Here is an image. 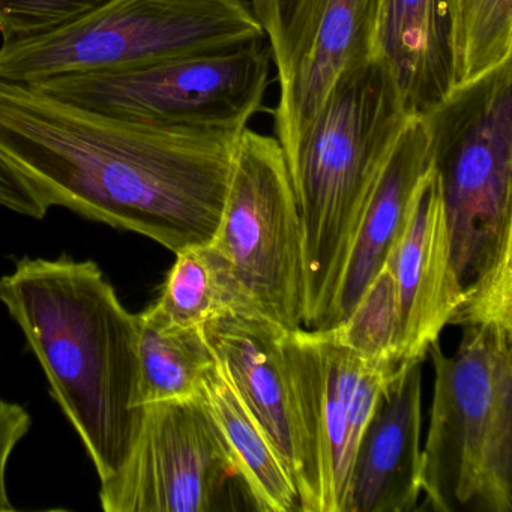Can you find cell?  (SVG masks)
<instances>
[{"label": "cell", "instance_id": "30bf717a", "mask_svg": "<svg viewBox=\"0 0 512 512\" xmlns=\"http://www.w3.org/2000/svg\"><path fill=\"white\" fill-rule=\"evenodd\" d=\"M232 485L244 488L200 394L146 404L124 466L100 481V502L107 512L223 511Z\"/></svg>", "mask_w": 512, "mask_h": 512}, {"label": "cell", "instance_id": "5bb4252c", "mask_svg": "<svg viewBox=\"0 0 512 512\" xmlns=\"http://www.w3.org/2000/svg\"><path fill=\"white\" fill-rule=\"evenodd\" d=\"M380 0H328L307 52L280 88L274 128L287 163L335 80L377 55Z\"/></svg>", "mask_w": 512, "mask_h": 512}, {"label": "cell", "instance_id": "3957f363", "mask_svg": "<svg viewBox=\"0 0 512 512\" xmlns=\"http://www.w3.org/2000/svg\"><path fill=\"white\" fill-rule=\"evenodd\" d=\"M412 116L379 55L350 65L287 163L304 245V329L323 331L368 196Z\"/></svg>", "mask_w": 512, "mask_h": 512}, {"label": "cell", "instance_id": "ba28073f", "mask_svg": "<svg viewBox=\"0 0 512 512\" xmlns=\"http://www.w3.org/2000/svg\"><path fill=\"white\" fill-rule=\"evenodd\" d=\"M266 37L170 59L142 70L59 77L29 85L83 109L154 127L244 130L263 107Z\"/></svg>", "mask_w": 512, "mask_h": 512}, {"label": "cell", "instance_id": "4fadbf2b", "mask_svg": "<svg viewBox=\"0 0 512 512\" xmlns=\"http://www.w3.org/2000/svg\"><path fill=\"white\" fill-rule=\"evenodd\" d=\"M284 331L266 320L238 314H223L202 326L215 361L265 431L299 493L302 458L281 358Z\"/></svg>", "mask_w": 512, "mask_h": 512}, {"label": "cell", "instance_id": "7a4b0ae2", "mask_svg": "<svg viewBox=\"0 0 512 512\" xmlns=\"http://www.w3.org/2000/svg\"><path fill=\"white\" fill-rule=\"evenodd\" d=\"M0 302L43 367L100 481L124 466L145 406L137 314L91 260L25 259L0 278Z\"/></svg>", "mask_w": 512, "mask_h": 512}, {"label": "cell", "instance_id": "d4e9b609", "mask_svg": "<svg viewBox=\"0 0 512 512\" xmlns=\"http://www.w3.org/2000/svg\"><path fill=\"white\" fill-rule=\"evenodd\" d=\"M0 206L37 220L46 217L50 209L29 179L2 154H0Z\"/></svg>", "mask_w": 512, "mask_h": 512}, {"label": "cell", "instance_id": "2e32d148", "mask_svg": "<svg viewBox=\"0 0 512 512\" xmlns=\"http://www.w3.org/2000/svg\"><path fill=\"white\" fill-rule=\"evenodd\" d=\"M377 55L404 109L422 118L454 89L448 0H380Z\"/></svg>", "mask_w": 512, "mask_h": 512}, {"label": "cell", "instance_id": "603a6c76", "mask_svg": "<svg viewBox=\"0 0 512 512\" xmlns=\"http://www.w3.org/2000/svg\"><path fill=\"white\" fill-rule=\"evenodd\" d=\"M109 0H0V35L19 43L52 34L88 16Z\"/></svg>", "mask_w": 512, "mask_h": 512}, {"label": "cell", "instance_id": "8992f818", "mask_svg": "<svg viewBox=\"0 0 512 512\" xmlns=\"http://www.w3.org/2000/svg\"><path fill=\"white\" fill-rule=\"evenodd\" d=\"M260 37L247 0H109L52 34L2 43L0 79L127 73Z\"/></svg>", "mask_w": 512, "mask_h": 512}, {"label": "cell", "instance_id": "277c9868", "mask_svg": "<svg viewBox=\"0 0 512 512\" xmlns=\"http://www.w3.org/2000/svg\"><path fill=\"white\" fill-rule=\"evenodd\" d=\"M460 346L430 344L434 371L422 449L425 508L512 511V326L461 325Z\"/></svg>", "mask_w": 512, "mask_h": 512}, {"label": "cell", "instance_id": "9c48e42d", "mask_svg": "<svg viewBox=\"0 0 512 512\" xmlns=\"http://www.w3.org/2000/svg\"><path fill=\"white\" fill-rule=\"evenodd\" d=\"M281 358L302 458L301 512H343L362 431L395 374L371 368L322 331H284Z\"/></svg>", "mask_w": 512, "mask_h": 512}, {"label": "cell", "instance_id": "7c38bea8", "mask_svg": "<svg viewBox=\"0 0 512 512\" xmlns=\"http://www.w3.org/2000/svg\"><path fill=\"white\" fill-rule=\"evenodd\" d=\"M422 364L401 365L362 431L343 512H410L422 494Z\"/></svg>", "mask_w": 512, "mask_h": 512}, {"label": "cell", "instance_id": "6da1fadb", "mask_svg": "<svg viewBox=\"0 0 512 512\" xmlns=\"http://www.w3.org/2000/svg\"><path fill=\"white\" fill-rule=\"evenodd\" d=\"M241 133L125 121L0 79V154L49 208L175 254L214 239Z\"/></svg>", "mask_w": 512, "mask_h": 512}, {"label": "cell", "instance_id": "cb8c5ba5", "mask_svg": "<svg viewBox=\"0 0 512 512\" xmlns=\"http://www.w3.org/2000/svg\"><path fill=\"white\" fill-rule=\"evenodd\" d=\"M31 424V416L25 407L0 398V512L16 509L8 496V461L20 440L28 434Z\"/></svg>", "mask_w": 512, "mask_h": 512}, {"label": "cell", "instance_id": "d6986e66", "mask_svg": "<svg viewBox=\"0 0 512 512\" xmlns=\"http://www.w3.org/2000/svg\"><path fill=\"white\" fill-rule=\"evenodd\" d=\"M160 296L146 310L164 325L202 328L223 314L245 316L244 305L221 257L211 245L175 254Z\"/></svg>", "mask_w": 512, "mask_h": 512}, {"label": "cell", "instance_id": "e0dca14e", "mask_svg": "<svg viewBox=\"0 0 512 512\" xmlns=\"http://www.w3.org/2000/svg\"><path fill=\"white\" fill-rule=\"evenodd\" d=\"M202 394L254 508L262 512L301 511L286 467L217 361L205 374Z\"/></svg>", "mask_w": 512, "mask_h": 512}, {"label": "cell", "instance_id": "7402d4cb", "mask_svg": "<svg viewBox=\"0 0 512 512\" xmlns=\"http://www.w3.org/2000/svg\"><path fill=\"white\" fill-rule=\"evenodd\" d=\"M328 0H251L283 88L307 52Z\"/></svg>", "mask_w": 512, "mask_h": 512}, {"label": "cell", "instance_id": "52a82bcc", "mask_svg": "<svg viewBox=\"0 0 512 512\" xmlns=\"http://www.w3.org/2000/svg\"><path fill=\"white\" fill-rule=\"evenodd\" d=\"M247 317L286 331L304 328V245L283 148L245 127L233 160L220 226L211 244Z\"/></svg>", "mask_w": 512, "mask_h": 512}, {"label": "cell", "instance_id": "8fae6325", "mask_svg": "<svg viewBox=\"0 0 512 512\" xmlns=\"http://www.w3.org/2000/svg\"><path fill=\"white\" fill-rule=\"evenodd\" d=\"M385 263L397 289L398 364L425 361L428 347L439 340L464 302L431 164L413 193L403 229Z\"/></svg>", "mask_w": 512, "mask_h": 512}, {"label": "cell", "instance_id": "ac0fdd59", "mask_svg": "<svg viewBox=\"0 0 512 512\" xmlns=\"http://www.w3.org/2000/svg\"><path fill=\"white\" fill-rule=\"evenodd\" d=\"M140 397L143 406L202 394L215 359L202 328L164 325L148 310L137 314Z\"/></svg>", "mask_w": 512, "mask_h": 512}, {"label": "cell", "instance_id": "9a60e30c", "mask_svg": "<svg viewBox=\"0 0 512 512\" xmlns=\"http://www.w3.org/2000/svg\"><path fill=\"white\" fill-rule=\"evenodd\" d=\"M428 170L430 157L424 124L421 118H410L365 203L323 331L349 316L385 265L403 229L413 193Z\"/></svg>", "mask_w": 512, "mask_h": 512}, {"label": "cell", "instance_id": "5b68a950", "mask_svg": "<svg viewBox=\"0 0 512 512\" xmlns=\"http://www.w3.org/2000/svg\"><path fill=\"white\" fill-rule=\"evenodd\" d=\"M464 292L512 256V61L422 116Z\"/></svg>", "mask_w": 512, "mask_h": 512}, {"label": "cell", "instance_id": "44dd1931", "mask_svg": "<svg viewBox=\"0 0 512 512\" xmlns=\"http://www.w3.org/2000/svg\"><path fill=\"white\" fill-rule=\"evenodd\" d=\"M322 332L371 368L388 374L397 373L400 368V316L394 275L386 263L349 316L334 328Z\"/></svg>", "mask_w": 512, "mask_h": 512}, {"label": "cell", "instance_id": "ffe728a7", "mask_svg": "<svg viewBox=\"0 0 512 512\" xmlns=\"http://www.w3.org/2000/svg\"><path fill=\"white\" fill-rule=\"evenodd\" d=\"M454 88L512 61V0H448Z\"/></svg>", "mask_w": 512, "mask_h": 512}]
</instances>
